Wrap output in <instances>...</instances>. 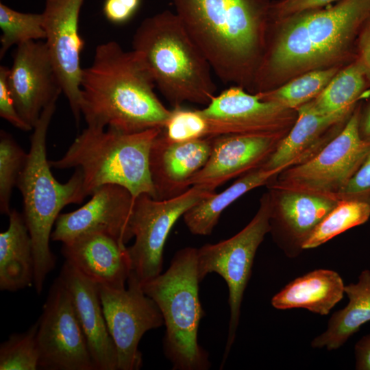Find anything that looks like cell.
Returning a JSON list of instances; mask_svg holds the SVG:
<instances>
[{
	"label": "cell",
	"mask_w": 370,
	"mask_h": 370,
	"mask_svg": "<svg viewBox=\"0 0 370 370\" xmlns=\"http://www.w3.org/2000/svg\"><path fill=\"white\" fill-rule=\"evenodd\" d=\"M369 18L370 0H339L328 8L269 21L254 94L308 71L353 62L359 34Z\"/></svg>",
	"instance_id": "1"
},
{
	"label": "cell",
	"mask_w": 370,
	"mask_h": 370,
	"mask_svg": "<svg viewBox=\"0 0 370 370\" xmlns=\"http://www.w3.org/2000/svg\"><path fill=\"white\" fill-rule=\"evenodd\" d=\"M175 14L223 83L254 93L270 0H173Z\"/></svg>",
	"instance_id": "2"
},
{
	"label": "cell",
	"mask_w": 370,
	"mask_h": 370,
	"mask_svg": "<svg viewBox=\"0 0 370 370\" xmlns=\"http://www.w3.org/2000/svg\"><path fill=\"white\" fill-rule=\"evenodd\" d=\"M156 84L141 56L116 41L97 46L83 69L80 110L87 126L137 132L164 126L171 110L155 92Z\"/></svg>",
	"instance_id": "3"
},
{
	"label": "cell",
	"mask_w": 370,
	"mask_h": 370,
	"mask_svg": "<svg viewBox=\"0 0 370 370\" xmlns=\"http://www.w3.org/2000/svg\"><path fill=\"white\" fill-rule=\"evenodd\" d=\"M132 49L173 108L184 102L207 106L216 95L212 67L175 12L145 18L133 35Z\"/></svg>",
	"instance_id": "4"
},
{
	"label": "cell",
	"mask_w": 370,
	"mask_h": 370,
	"mask_svg": "<svg viewBox=\"0 0 370 370\" xmlns=\"http://www.w3.org/2000/svg\"><path fill=\"white\" fill-rule=\"evenodd\" d=\"M49 103L41 112L30 137V148L16 186L23 200V217L33 245L34 285L42 293L48 274L54 269L56 258L49 247L52 227L60 211L71 204H80L86 195L79 168L65 183L53 177L47 157L48 129L56 108Z\"/></svg>",
	"instance_id": "5"
},
{
	"label": "cell",
	"mask_w": 370,
	"mask_h": 370,
	"mask_svg": "<svg viewBox=\"0 0 370 370\" xmlns=\"http://www.w3.org/2000/svg\"><path fill=\"white\" fill-rule=\"evenodd\" d=\"M162 128L124 132L114 128L87 126L69 146L64 155L49 160L52 168H79L87 197L102 186L117 184L134 197L142 194L155 198L149 171L152 144Z\"/></svg>",
	"instance_id": "6"
},
{
	"label": "cell",
	"mask_w": 370,
	"mask_h": 370,
	"mask_svg": "<svg viewBox=\"0 0 370 370\" xmlns=\"http://www.w3.org/2000/svg\"><path fill=\"white\" fill-rule=\"evenodd\" d=\"M201 282L197 249L175 253L169 269L142 284L144 292L158 306L166 327L163 351L173 370H208V352L198 343V330L205 312L199 296Z\"/></svg>",
	"instance_id": "7"
},
{
	"label": "cell",
	"mask_w": 370,
	"mask_h": 370,
	"mask_svg": "<svg viewBox=\"0 0 370 370\" xmlns=\"http://www.w3.org/2000/svg\"><path fill=\"white\" fill-rule=\"evenodd\" d=\"M271 206L268 192L262 195L258 211L250 222L228 239L205 244L197 249L198 275L201 282L211 273L225 281L228 288L230 320L221 369L235 341L245 291L251 275L255 256L270 232Z\"/></svg>",
	"instance_id": "8"
},
{
	"label": "cell",
	"mask_w": 370,
	"mask_h": 370,
	"mask_svg": "<svg viewBox=\"0 0 370 370\" xmlns=\"http://www.w3.org/2000/svg\"><path fill=\"white\" fill-rule=\"evenodd\" d=\"M361 107L359 102L343 129L317 155L284 169L267 186L334 197L370 152V141L359 134Z\"/></svg>",
	"instance_id": "9"
},
{
	"label": "cell",
	"mask_w": 370,
	"mask_h": 370,
	"mask_svg": "<svg viewBox=\"0 0 370 370\" xmlns=\"http://www.w3.org/2000/svg\"><path fill=\"white\" fill-rule=\"evenodd\" d=\"M214 192L192 186L183 193L166 199H156L147 194L135 198L132 219L135 241L127 250L131 273L142 284L162 273L164 245L176 221Z\"/></svg>",
	"instance_id": "10"
},
{
	"label": "cell",
	"mask_w": 370,
	"mask_h": 370,
	"mask_svg": "<svg viewBox=\"0 0 370 370\" xmlns=\"http://www.w3.org/2000/svg\"><path fill=\"white\" fill-rule=\"evenodd\" d=\"M38 321L39 369L96 370L71 294L58 277Z\"/></svg>",
	"instance_id": "11"
},
{
	"label": "cell",
	"mask_w": 370,
	"mask_h": 370,
	"mask_svg": "<svg viewBox=\"0 0 370 370\" xmlns=\"http://www.w3.org/2000/svg\"><path fill=\"white\" fill-rule=\"evenodd\" d=\"M127 288L99 286L104 317L118 355V370H138L143 365L139 342L147 331L164 325L156 302L143 291L142 283L130 273Z\"/></svg>",
	"instance_id": "12"
},
{
	"label": "cell",
	"mask_w": 370,
	"mask_h": 370,
	"mask_svg": "<svg viewBox=\"0 0 370 370\" xmlns=\"http://www.w3.org/2000/svg\"><path fill=\"white\" fill-rule=\"evenodd\" d=\"M208 137L225 134H272L285 136L297 118V110L260 99L241 86H232L201 109Z\"/></svg>",
	"instance_id": "13"
},
{
	"label": "cell",
	"mask_w": 370,
	"mask_h": 370,
	"mask_svg": "<svg viewBox=\"0 0 370 370\" xmlns=\"http://www.w3.org/2000/svg\"><path fill=\"white\" fill-rule=\"evenodd\" d=\"M84 1H46L42 12L45 42L77 124L82 116L80 59L84 42L79 32V18Z\"/></svg>",
	"instance_id": "14"
},
{
	"label": "cell",
	"mask_w": 370,
	"mask_h": 370,
	"mask_svg": "<svg viewBox=\"0 0 370 370\" xmlns=\"http://www.w3.org/2000/svg\"><path fill=\"white\" fill-rule=\"evenodd\" d=\"M8 82L19 114L33 127L42 110L62 92L47 45L40 40L17 46Z\"/></svg>",
	"instance_id": "15"
},
{
	"label": "cell",
	"mask_w": 370,
	"mask_h": 370,
	"mask_svg": "<svg viewBox=\"0 0 370 370\" xmlns=\"http://www.w3.org/2000/svg\"><path fill=\"white\" fill-rule=\"evenodd\" d=\"M91 195L77 210L59 214L51 239L62 243L83 234L101 232L126 245L134 237L132 219L136 197L117 184L102 186Z\"/></svg>",
	"instance_id": "16"
},
{
	"label": "cell",
	"mask_w": 370,
	"mask_h": 370,
	"mask_svg": "<svg viewBox=\"0 0 370 370\" xmlns=\"http://www.w3.org/2000/svg\"><path fill=\"white\" fill-rule=\"evenodd\" d=\"M267 188L271 206L269 233L287 257L297 258L314 229L338 200L325 195Z\"/></svg>",
	"instance_id": "17"
},
{
	"label": "cell",
	"mask_w": 370,
	"mask_h": 370,
	"mask_svg": "<svg viewBox=\"0 0 370 370\" xmlns=\"http://www.w3.org/2000/svg\"><path fill=\"white\" fill-rule=\"evenodd\" d=\"M284 137L272 134H225L212 137L209 158L190 179V186H200L215 190L231 179L260 167Z\"/></svg>",
	"instance_id": "18"
},
{
	"label": "cell",
	"mask_w": 370,
	"mask_h": 370,
	"mask_svg": "<svg viewBox=\"0 0 370 370\" xmlns=\"http://www.w3.org/2000/svg\"><path fill=\"white\" fill-rule=\"evenodd\" d=\"M356 106L325 114L315 112L308 102L299 107L295 123L261 166L288 168L310 160L339 134Z\"/></svg>",
	"instance_id": "19"
},
{
	"label": "cell",
	"mask_w": 370,
	"mask_h": 370,
	"mask_svg": "<svg viewBox=\"0 0 370 370\" xmlns=\"http://www.w3.org/2000/svg\"><path fill=\"white\" fill-rule=\"evenodd\" d=\"M212 137L173 142L162 132L156 138L149 153V171L156 199L176 197L190 186V179L206 163Z\"/></svg>",
	"instance_id": "20"
},
{
	"label": "cell",
	"mask_w": 370,
	"mask_h": 370,
	"mask_svg": "<svg viewBox=\"0 0 370 370\" xmlns=\"http://www.w3.org/2000/svg\"><path fill=\"white\" fill-rule=\"evenodd\" d=\"M65 260L99 286L124 289L132 271L125 244L101 232L81 234L62 243Z\"/></svg>",
	"instance_id": "21"
},
{
	"label": "cell",
	"mask_w": 370,
	"mask_h": 370,
	"mask_svg": "<svg viewBox=\"0 0 370 370\" xmlns=\"http://www.w3.org/2000/svg\"><path fill=\"white\" fill-rule=\"evenodd\" d=\"M60 280L71 294L96 370H118V355L104 317L99 286L65 260Z\"/></svg>",
	"instance_id": "22"
},
{
	"label": "cell",
	"mask_w": 370,
	"mask_h": 370,
	"mask_svg": "<svg viewBox=\"0 0 370 370\" xmlns=\"http://www.w3.org/2000/svg\"><path fill=\"white\" fill-rule=\"evenodd\" d=\"M344 288L337 272L315 269L290 282L272 297L271 303L278 310L304 308L327 315L343 299Z\"/></svg>",
	"instance_id": "23"
},
{
	"label": "cell",
	"mask_w": 370,
	"mask_h": 370,
	"mask_svg": "<svg viewBox=\"0 0 370 370\" xmlns=\"http://www.w3.org/2000/svg\"><path fill=\"white\" fill-rule=\"evenodd\" d=\"M8 215V227L0 233V290L12 292L34 283V257L23 214L12 209Z\"/></svg>",
	"instance_id": "24"
},
{
	"label": "cell",
	"mask_w": 370,
	"mask_h": 370,
	"mask_svg": "<svg viewBox=\"0 0 370 370\" xmlns=\"http://www.w3.org/2000/svg\"><path fill=\"white\" fill-rule=\"evenodd\" d=\"M285 166L255 169L236 180L220 193L214 192L192 206L183 215L188 230L195 235L208 236L218 223L223 212L247 192L271 183Z\"/></svg>",
	"instance_id": "25"
},
{
	"label": "cell",
	"mask_w": 370,
	"mask_h": 370,
	"mask_svg": "<svg viewBox=\"0 0 370 370\" xmlns=\"http://www.w3.org/2000/svg\"><path fill=\"white\" fill-rule=\"evenodd\" d=\"M347 306L330 317L326 330L311 341V347L336 350L370 321V270H363L356 283L345 286Z\"/></svg>",
	"instance_id": "26"
},
{
	"label": "cell",
	"mask_w": 370,
	"mask_h": 370,
	"mask_svg": "<svg viewBox=\"0 0 370 370\" xmlns=\"http://www.w3.org/2000/svg\"><path fill=\"white\" fill-rule=\"evenodd\" d=\"M369 87L363 69L354 60L341 68L323 91L308 103L319 114L333 113L356 107Z\"/></svg>",
	"instance_id": "27"
},
{
	"label": "cell",
	"mask_w": 370,
	"mask_h": 370,
	"mask_svg": "<svg viewBox=\"0 0 370 370\" xmlns=\"http://www.w3.org/2000/svg\"><path fill=\"white\" fill-rule=\"evenodd\" d=\"M341 68L331 67L308 71L274 89L256 95L262 101L297 110L317 97Z\"/></svg>",
	"instance_id": "28"
},
{
	"label": "cell",
	"mask_w": 370,
	"mask_h": 370,
	"mask_svg": "<svg viewBox=\"0 0 370 370\" xmlns=\"http://www.w3.org/2000/svg\"><path fill=\"white\" fill-rule=\"evenodd\" d=\"M370 206L351 200H339L337 205L316 226L303 245V249L319 247L340 234L366 223Z\"/></svg>",
	"instance_id": "29"
},
{
	"label": "cell",
	"mask_w": 370,
	"mask_h": 370,
	"mask_svg": "<svg viewBox=\"0 0 370 370\" xmlns=\"http://www.w3.org/2000/svg\"><path fill=\"white\" fill-rule=\"evenodd\" d=\"M0 58L13 45L45 39L43 13H25L0 3Z\"/></svg>",
	"instance_id": "30"
},
{
	"label": "cell",
	"mask_w": 370,
	"mask_h": 370,
	"mask_svg": "<svg viewBox=\"0 0 370 370\" xmlns=\"http://www.w3.org/2000/svg\"><path fill=\"white\" fill-rule=\"evenodd\" d=\"M38 321L25 332L14 333L0 345L1 370L39 369L40 352L37 341Z\"/></svg>",
	"instance_id": "31"
},
{
	"label": "cell",
	"mask_w": 370,
	"mask_h": 370,
	"mask_svg": "<svg viewBox=\"0 0 370 370\" xmlns=\"http://www.w3.org/2000/svg\"><path fill=\"white\" fill-rule=\"evenodd\" d=\"M27 153L5 131L0 132V212H10V198L25 165Z\"/></svg>",
	"instance_id": "32"
},
{
	"label": "cell",
	"mask_w": 370,
	"mask_h": 370,
	"mask_svg": "<svg viewBox=\"0 0 370 370\" xmlns=\"http://www.w3.org/2000/svg\"><path fill=\"white\" fill-rule=\"evenodd\" d=\"M171 141L185 142L208 137L207 119L201 109L182 106L173 108L162 128Z\"/></svg>",
	"instance_id": "33"
},
{
	"label": "cell",
	"mask_w": 370,
	"mask_h": 370,
	"mask_svg": "<svg viewBox=\"0 0 370 370\" xmlns=\"http://www.w3.org/2000/svg\"><path fill=\"white\" fill-rule=\"evenodd\" d=\"M334 197L357 201L370 206V152L360 166Z\"/></svg>",
	"instance_id": "34"
},
{
	"label": "cell",
	"mask_w": 370,
	"mask_h": 370,
	"mask_svg": "<svg viewBox=\"0 0 370 370\" xmlns=\"http://www.w3.org/2000/svg\"><path fill=\"white\" fill-rule=\"evenodd\" d=\"M10 68L0 66V116L15 127L25 132L34 130L19 114L12 97L8 77Z\"/></svg>",
	"instance_id": "35"
},
{
	"label": "cell",
	"mask_w": 370,
	"mask_h": 370,
	"mask_svg": "<svg viewBox=\"0 0 370 370\" xmlns=\"http://www.w3.org/2000/svg\"><path fill=\"white\" fill-rule=\"evenodd\" d=\"M339 0H275L271 1L269 21L281 20L304 12L323 8Z\"/></svg>",
	"instance_id": "36"
},
{
	"label": "cell",
	"mask_w": 370,
	"mask_h": 370,
	"mask_svg": "<svg viewBox=\"0 0 370 370\" xmlns=\"http://www.w3.org/2000/svg\"><path fill=\"white\" fill-rule=\"evenodd\" d=\"M140 3L141 0H105L103 13L110 23L125 24L136 14Z\"/></svg>",
	"instance_id": "37"
},
{
	"label": "cell",
	"mask_w": 370,
	"mask_h": 370,
	"mask_svg": "<svg viewBox=\"0 0 370 370\" xmlns=\"http://www.w3.org/2000/svg\"><path fill=\"white\" fill-rule=\"evenodd\" d=\"M355 60L361 66L370 84V18L364 24L359 34Z\"/></svg>",
	"instance_id": "38"
},
{
	"label": "cell",
	"mask_w": 370,
	"mask_h": 370,
	"mask_svg": "<svg viewBox=\"0 0 370 370\" xmlns=\"http://www.w3.org/2000/svg\"><path fill=\"white\" fill-rule=\"evenodd\" d=\"M355 369L370 370V334L362 336L354 346Z\"/></svg>",
	"instance_id": "39"
},
{
	"label": "cell",
	"mask_w": 370,
	"mask_h": 370,
	"mask_svg": "<svg viewBox=\"0 0 370 370\" xmlns=\"http://www.w3.org/2000/svg\"><path fill=\"white\" fill-rule=\"evenodd\" d=\"M358 129L361 138L370 141V99L364 107H361Z\"/></svg>",
	"instance_id": "40"
},
{
	"label": "cell",
	"mask_w": 370,
	"mask_h": 370,
	"mask_svg": "<svg viewBox=\"0 0 370 370\" xmlns=\"http://www.w3.org/2000/svg\"><path fill=\"white\" fill-rule=\"evenodd\" d=\"M46 1H53V0H46Z\"/></svg>",
	"instance_id": "41"
}]
</instances>
